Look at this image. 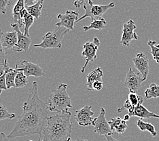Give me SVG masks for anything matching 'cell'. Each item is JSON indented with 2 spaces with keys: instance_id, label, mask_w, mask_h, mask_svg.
Here are the masks:
<instances>
[{
  "instance_id": "cell-38",
  "label": "cell",
  "mask_w": 159,
  "mask_h": 141,
  "mask_svg": "<svg viewBox=\"0 0 159 141\" xmlns=\"http://www.w3.org/2000/svg\"><path fill=\"white\" fill-rule=\"evenodd\" d=\"M105 136H106L107 141H120V140L114 139V137L112 136V135H106Z\"/></svg>"
},
{
  "instance_id": "cell-32",
  "label": "cell",
  "mask_w": 159,
  "mask_h": 141,
  "mask_svg": "<svg viewBox=\"0 0 159 141\" xmlns=\"http://www.w3.org/2000/svg\"><path fill=\"white\" fill-rule=\"evenodd\" d=\"M146 131L149 132L150 133L151 136L152 137H155L157 136V132L155 130L154 126L151 124V123H146Z\"/></svg>"
},
{
  "instance_id": "cell-39",
  "label": "cell",
  "mask_w": 159,
  "mask_h": 141,
  "mask_svg": "<svg viewBox=\"0 0 159 141\" xmlns=\"http://www.w3.org/2000/svg\"><path fill=\"white\" fill-rule=\"evenodd\" d=\"M130 118H131V116H130V115H129V114H126V115H125V116H124V118H123V119H124L125 121H129V120Z\"/></svg>"
},
{
  "instance_id": "cell-7",
  "label": "cell",
  "mask_w": 159,
  "mask_h": 141,
  "mask_svg": "<svg viewBox=\"0 0 159 141\" xmlns=\"http://www.w3.org/2000/svg\"><path fill=\"white\" fill-rule=\"evenodd\" d=\"M15 68L17 71H23L27 77L30 76L35 77H42L45 76L42 68L39 65L26 60H23L17 63L15 65Z\"/></svg>"
},
{
  "instance_id": "cell-34",
  "label": "cell",
  "mask_w": 159,
  "mask_h": 141,
  "mask_svg": "<svg viewBox=\"0 0 159 141\" xmlns=\"http://www.w3.org/2000/svg\"><path fill=\"white\" fill-rule=\"evenodd\" d=\"M103 83L101 81H97L93 84V89L95 91H99L103 88Z\"/></svg>"
},
{
  "instance_id": "cell-10",
  "label": "cell",
  "mask_w": 159,
  "mask_h": 141,
  "mask_svg": "<svg viewBox=\"0 0 159 141\" xmlns=\"http://www.w3.org/2000/svg\"><path fill=\"white\" fill-rule=\"evenodd\" d=\"M95 113L92 111V106L86 105L79 110L75 111V118L78 125L89 126L93 125V116Z\"/></svg>"
},
{
  "instance_id": "cell-29",
  "label": "cell",
  "mask_w": 159,
  "mask_h": 141,
  "mask_svg": "<svg viewBox=\"0 0 159 141\" xmlns=\"http://www.w3.org/2000/svg\"><path fill=\"white\" fill-rule=\"evenodd\" d=\"M9 68L8 64H7L5 68L0 70V95H1L3 90H8L6 83V75Z\"/></svg>"
},
{
  "instance_id": "cell-6",
  "label": "cell",
  "mask_w": 159,
  "mask_h": 141,
  "mask_svg": "<svg viewBox=\"0 0 159 141\" xmlns=\"http://www.w3.org/2000/svg\"><path fill=\"white\" fill-rule=\"evenodd\" d=\"M106 112L105 108L103 107L101 108L99 116L93 119L92 126H94V132L99 135H112L113 132L106 120Z\"/></svg>"
},
{
  "instance_id": "cell-4",
  "label": "cell",
  "mask_w": 159,
  "mask_h": 141,
  "mask_svg": "<svg viewBox=\"0 0 159 141\" xmlns=\"http://www.w3.org/2000/svg\"><path fill=\"white\" fill-rule=\"evenodd\" d=\"M70 30L63 27H58L53 31L48 32L43 37L42 42L34 46V48L44 49H60L62 47V40Z\"/></svg>"
},
{
  "instance_id": "cell-28",
  "label": "cell",
  "mask_w": 159,
  "mask_h": 141,
  "mask_svg": "<svg viewBox=\"0 0 159 141\" xmlns=\"http://www.w3.org/2000/svg\"><path fill=\"white\" fill-rule=\"evenodd\" d=\"M148 45L150 46L151 49V54L153 59L159 64V44L157 42L150 40L148 42Z\"/></svg>"
},
{
  "instance_id": "cell-15",
  "label": "cell",
  "mask_w": 159,
  "mask_h": 141,
  "mask_svg": "<svg viewBox=\"0 0 159 141\" xmlns=\"http://www.w3.org/2000/svg\"><path fill=\"white\" fill-rule=\"evenodd\" d=\"M25 0H17L12 10V22L20 27H24L23 20L20 16V13L25 9Z\"/></svg>"
},
{
  "instance_id": "cell-37",
  "label": "cell",
  "mask_w": 159,
  "mask_h": 141,
  "mask_svg": "<svg viewBox=\"0 0 159 141\" xmlns=\"http://www.w3.org/2000/svg\"><path fill=\"white\" fill-rule=\"evenodd\" d=\"M0 141H10L8 138V136H6L3 132H0Z\"/></svg>"
},
{
  "instance_id": "cell-41",
  "label": "cell",
  "mask_w": 159,
  "mask_h": 141,
  "mask_svg": "<svg viewBox=\"0 0 159 141\" xmlns=\"http://www.w3.org/2000/svg\"><path fill=\"white\" fill-rule=\"evenodd\" d=\"M30 141H33V140H30ZM42 141H43V140H42Z\"/></svg>"
},
{
  "instance_id": "cell-19",
  "label": "cell",
  "mask_w": 159,
  "mask_h": 141,
  "mask_svg": "<svg viewBox=\"0 0 159 141\" xmlns=\"http://www.w3.org/2000/svg\"><path fill=\"white\" fill-rule=\"evenodd\" d=\"M108 124L110 126V128L112 132H115L120 134H122L128 128V126L126 124V121L120 117H117L115 118H111L108 121Z\"/></svg>"
},
{
  "instance_id": "cell-33",
  "label": "cell",
  "mask_w": 159,
  "mask_h": 141,
  "mask_svg": "<svg viewBox=\"0 0 159 141\" xmlns=\"http://www.w3.org/2000/svg\"><path fill=\"white\" fill-rule=\"evenodd\" d=\"M136 125L137 127L139 128V130L141 131L142 132H146V122H144L143 121L142 119H138L136 121Z\"/></svg>"
},
{
  "instance_id": "cell-40",
  "label": "cell",
  "mask_w": 159,
  "mask_h": 141,
  "mask_svg": "<svg viewBox=\"0 0 159 141\" xmlns=\"http://www.w3.org/2000/svg\"><path fill=\"white\" fill-rule=\"evenodd\" d=\"M67 141H73V140H71V137H70V138H69V139H68ZM75 141H87V140H83V139H77L75 140Z\"/></svg>"
},
{
  "instance_id": "cell-2",
  "label": "cell",
  "mask_w": 159,
  "mask_h": 141,
  "mask_svg": "<svg viewBox=\"0 0 159 141\" xmlns=\"http://www.w3.org/2000/svg\"><path fill=\"white\" fill-rule=\"evenodd\" d=\"M71 117L69 111L48 117L42 133L43 141H67L71 134Z\"/></svg>"
},
{
  "instance_id": "cell-16",
  "label": "cell",
  "mask_w": 159,
  "mask_h": 141,
  "mask_svg": "<svg viewBox=\"0 0 159 141\" xmlns=\"http://www.w3.org/2000/svg\"><path fill=\"white\" fill-rule=\"evenodd\" d=\"M103 71L101 67H97L91 71L86 76V89L89 91H93V84L97 81H102Z\"/></svg>"
},
{
  "instance_id": "cell-25",
  "label": "cell",
  "mask_w": 159,
  "mask_h": 141,
  "mask_svg": "<svg viewBox=\"0 0 159 141\" xmlns=\"http://www.w3.org/2000/svg\"><path fill=\"white\" fill-rule=\"evenodd\" d=\"M29 83L28 77L24 74L23 71H18L15 78L16 88H23L27 86Z\"/></svg>"
},
{
  "instance_id": "cell-30",
  "label": "cell",
  "mask_w": 159,
  "mask_h": 141,
  "mask_svg": "<svg viewBox=\"0 0 159 141\" xmlns=\"http://www.w3.org/2000/svg\"><path fill=\"white\" fill-rule=\"evenodd\" d=\"M16 117L15 113H10L7 108L0 103V121L4 120L6 119H12Z\"/></svg>"
},
{
  "instance_id": "cell-31",
  "label": "cell",
  "mask_w": 159,
  "mask_h": 141,
  "mask_svg": "<svg viewBox=\"0 0 159 141\" xmlns=\"http://www.w3.org/2000/svg\"><path fill=\"white\" fill-rule=\"evenodd\" d=\"M12 3L10 0H0V14H6L7 12V6Z\"/></svg>"
},
{
  "instance_id": "cell-14",
  "label": "cell",
  "mask_w": 159,
  "mask_h": 141,
  "mask_svg": "<svg viewBox=\"0 0 159 141\" xmlns=\"http://www.w3.org/2000/svg\"><path fill=\"white\" fill-rule=\"evenodd\" d=\"M99 46L95 44L93 42H86L83 46V51L82 52V56L85 58L86 62L84 66L81 68V73H84L85 69L89 63L93 62L97 59V52L98 50Z\"/></svg>"
},
{
  "instance_id": "cell-24",
  "label": "cell",
  "mask_w": 159,
  "mask_h": 141,
  "mask_svg": "<svg viewBox=\"0 0 159 141\" xmlns=\"http://www.w3.org/2000/svg\"><path fill=\"white\" fill-rule=\"evenodd\" d=\"M145 97L147 99H157L159 98V86L152 83L149 86V88L146 90Z\"/></svg>"
},
{
  "instance_id": "cell-26",
  "label": "cell",
  "mask_w": 159,
  "mask_h": 141,
  "mask_svg": "<svg viewBox=\"0 0 159 141\" xmlns=\"http://www.w3.org/2000/svg\"><path fill=\"white\" fill-rule=\"evenodd\" d=\"M128 100L129 102L131 103L133 109H134L136 107L139 105V104H142L143 103V97L138 95L135 92H129V95H128ZM128 114H129V113H128Z\"/></svg>"
},
{
  "instance_id": "cell-9",
  "label": "cell",
  "mask_w": 159,
  "mask_h": 141,
  "mask_svg": "<svg viewBox=\"0 0 159 141\" xmlns=\"http://www.w3.org/2000/svg\"><path fill=\"white\" fill-rule=\"evenodd\" d=\"M57 19H59V22L55 24V26L57 27H63L71 31L74 29L75 23H76V21L79 19V13L76 11L67 10L63 14H58Z\"/></svg>"
},
{
  "instance_id": "cell-17",
  "label": "cell",
  "mask_w": 159,
  "mask_h": 141,
  "mask_svg": "<svg viewBox=\"0 0 159 141\" xmlns=\"http://www.w3.org/2000/svg\"><path fill=\"white\" fill-rule=\"evenodd\" d=\"M131 117H137L140 119H148V118H158L159 119V115L148 111V108L144 107L143 104H139L136 107L131 113L129 114Z\"/></svg>"
},
{
  "instance_id": "cell-1",
  "label": "cell",
  "mask_w": 159,
  "mask_h": 141,
  "mask_svg": "<svg viewBox=\"0 0 159 141\" xmlns=\"http://www.w3.org/2000/svg\"><path fill=\"white\" fill-rule=\"evenodd\" d=\"M28 92L27 100L23 107V113L8 135L10 140L17 137L38 134L39 141L47 125L49 109L48 105L39 99L37 82L32 83Z\"/></svg>"
},
{
  "instance_id": "cell-23",
  "label": "cell",
  "mask_w": 159,
  "mask_h": 141,
  "mask_svg": "<svg viewBox=\"0 0 159 141\" xmlns=\"http://www.w3.org/2000/svg\"><path fill=\"white\" fill-rule=\"evenodd\" d=\"M107 24L106 20H105L103 18L99 20H95L91 21V24L89 26H84L83 27V30L84 31L86 32L91 29H96V30H102L106 27V25Z\"/></svg>"
},
{
  "instance_id": "cell-27",
  "label": "cell",
  "mask_w": 159,
  "mask_h": 141,
  "mask_svg": "<svg viewBox=\"0 0 159 141\" xmlns=\"http://www.w3.org/2000/svg\"><path fill=\"white\" fill-rule=\"evenodd\" d=\"M2 33V31L0 29V70L5 68L6 65L8 64V61H7V54L6 49L3 47L1 40Z\"/></svg>"
},
{
  "instance_id": "cell-8",
  "label": "cell",
  "mask_w": 159,
  "mask_h": 141,
  "mask_svg": "<svg viewBox=\"0 0 159 141\" xmlns=\"http://www.w3.org/2000/svg\"><path fill=\"white\" fill-rule=\"evenodd\" d=\"M136 29V24L133 20H129L123 24L122 34L120 42L122 46L128 47L133 40H137L139 39V36L135 32Z\"/></svg>"
},
{
  "instance_id": "cell-11",
  "label": "cell",
  "mask_w": 159,
  "mask_h": 141,
  "mask_svg": "<svg viewBox=\"0 0 159 141\" xmlns=\"http://www.w3.org/2000/svg\"><path fill=\"white\" fill-rule=\"evenodd\" d=\"M11 27L13 31L16 32L18 37L17 43L12 48V50L15 52H21L23 51L27 52L31 43V37H27L25 35L24 33L20 30V28L17 24L12 23Z\"/></svg>"
},
{
  "instance_id": "cell-20",
  "label": "cell",
  "mask_w": 159,
  "mask_h": 141,
  "mask_svg": "<svg viewBox=\"0 0 159 141\" xmlns=\"http://www.w3.org/2000/svg\"><path fill=\"white\" fill-rule=\"evenodd\" d=\"M20 16L23 20L24 34L27 36V37H30V33H29V30H30V27L32 26V24H34L35 18L33 16H31V14L27 12L26 9H25L22 11V12L20 13Z\"/></svg>"
},
{
  "instance_id": "cell-36",
  "label": "cell",
  "mask_w": 159,
  "mask_h": 141,
  "mask_svg": "<svg viewBox=\"0 0 159 141\" xmlns=\"http://www.w3.org/2000/svg\"><path fill=\"white\" fill-rule=\"evenodd\" d=\"M40 0H25V6H33L36 3L38 2Z\"/></svg>"
},
{
  "instance_id": "cell-3",
  "label": "cell",
  "mask_w": 159,
  "mask_h": 141,
  "mask_svg": "<svg viewBox=\"0 0 159 141\" xmlns=\"http://www.w3.org/2000/svg\"><path fill=\"white\" fill-rule=\"evenodd\" d=\"M67 85L61 84L54 90L48 99L49 111L55 113H63L72 108L71 99L67 92Z\"/></svg>"
},
{
  "instance_id": "cell-22",
  "label": "cell",
  "mask_w": 159,
  "mask_h": 141,
  "mask_svg": "<svg viewBox=\"0 0 159 141\" xmlns=\"http://www.w3.org/2000/svg\"><path fill=\"white\" fill-rule=\"evenodd\" d=\"M18 71L16 68H9L6 75V83L7 88L10 89L12 88H16L15 78Z\"/></svg>"
},
{
  "instance_id": "cell-18",
  "label": "cell",
  "mask_w": 159,
  "mask_h": 141,
  "mask_svg": "<svg viewBox=\"0 0 159 141\" xmlns=\"http://www.w3.org/2000/svg\"><path fill=\"white\" fill-rule=\"evenodd\" d=\"M2 43L6 50L13 48L18 42L17 33L15 31L3 33L2 35Z\"/></svg>"
},
{
  "instance_id": "cell-35",
  "label": "cell",
  "mask_w": 159,
  "mask_h": 141,
  "mask_svg": "<svg viewBox=\"0 0 159 141\" xmlns=\"http://www.w3.org/2000/svg\"><path fill=\"white\" fill-rule=\"evenodd\" d=\"M90 0H73V4L75 7L80 8L81 6H84L85 3L89 2Z\"/></svg>"
},
{
  "instance_id": "cell-12",
  "label": "cell",
  "mask_w": 159,
  "mask_h": 141,
  "mask_svg": "<svg viewBox=\"0 0 159 141\" xmlns=\"http://www.w3.org/2000/svg\"><path fill=\"white\" fill-rule=\"evenodd\" d=\"M133 62L134 63L135 67L139 71L142 75L143 81L146 80L148 73L150 71L149 60H148L146 55L143 52L137 53L135 57L133 59Z\"/></svg>"
},
{
  "instance_id": "cell-5",
  "label": "cell",
  "mask_w": 159,
  "mask_h": 141,
  "mask_svg": "<svg viewBox=\"0 0 159 141\" xmlns=\"http://www.w3.org/2000/svg\"><path fill=\"white\" fill-rule=\"evenodd\" d=\"M115 5L114 2H111L107 5H95L94 4L92 0H90L89 2L83 6V8L85 10V13L82 17L79 18L76 23H78L86 18H91V21L102 19L103 14L109 9L115 7Z\"/></svg>"
},
{
  "instance_id": "cell-21",
  "label": "cell",
  "mask_w": 159,
  "mask_h": 141,
  "mask_svg": "<svg viewBox=\"0 0 159 141\" xmlns=\"http://www.w3.org/2000/svg\"><path fill=\"white\" fill-rule=\"evenodd\" d=\"M44 0H40L35 4L30 6H25V9L30 13L31 16H33L35 19H39V16L42 14V10L43 8Z\"/></svg>"
},
{
  "instance_id": "cell-13",
  "label": "cell",
  "mask_w": 159,
  "mask_h": 141,
  "mask_svg": "<svg viewBox=\"0 0 159 141\" xmlns=\"http://www.w3.org/2000/svg\"><path fill=\"white\" fill-rule=\"evenodd\" d=\"M143 82L142 77L136 74L135 71L133 70V68L130 67L127 73H126L124 86L129 89L130 92L136 93L140 88Z\"/></svg>"
}]
</instances>
